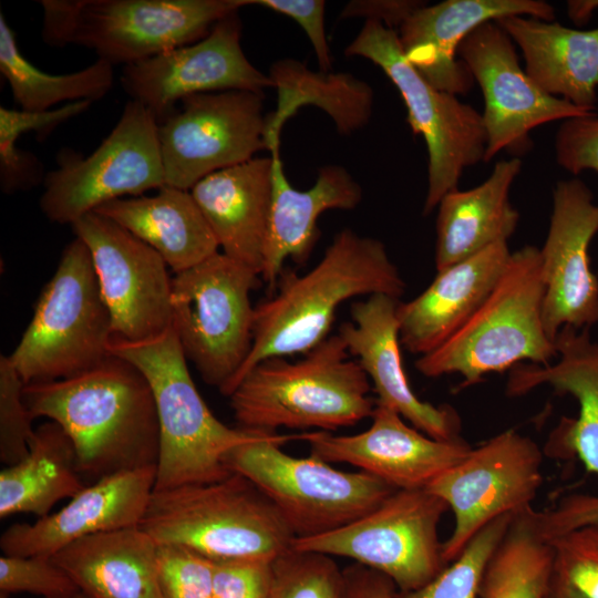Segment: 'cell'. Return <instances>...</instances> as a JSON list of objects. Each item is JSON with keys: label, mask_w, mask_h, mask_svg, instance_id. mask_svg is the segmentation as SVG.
Segmentation results:
<instances>
[{"label": "cell", "mask_w": 598, "mask_h": 598, "mask_svg": "<svg viewBox=\"0 0 598 598\" xmlns=\"http://www.w3.org/2000/svg\"><path fill=\"white\" fill-rule=\"evenodd\" d=\"M544 295L539 249L525 246L512 252L477 311L442 346L421 355L415 368L427 378L458 373L460 390L524 360L549 364L557 351L543 322Z\"/></svg>", "instance_id": "cell-6"}, {"label": "cell", "mask_w": 598, "mask_h": 598, "mask_svg": "<svg viewBox=\"0 0 598 598\" xmlns=\"http://www.w3.org/2000/svg\"><path fill=\"white\" fill-rule=\"evenodd\" d=\"M344 54L372 61L399 90L408 122L427 147L423 213H431L445 194L457 189L465 168L484 161L486 132L482 114L456 95L433 86L405 58L398 32L381 22L365 20Z\"/></svg>", "instance_id": "cell-11"}, {"label": "cell", "mask_w": 598, "mask_h": 598, "mask_svg": "<svg viewBox=\"0 0 598 598\" xmlns=\"http://www.w3.org/2000/svg\"><path fill=\"white\" fill-rule=\"evenodd\" d=\"M513 515H502L483 527L458 557L429 584L412 591L396 590L394 598H478L486 565L505 535Z\"/></svg>", "instance_id": "cell-36"}, {"label": "cell", "mask_w": 598, "mask_h": 598, "mask_svg": "<svg viewBox=\"0 0 598 598\" xmlns=\"http://www.w3.org/2000/svg\"><path fill=\"white\" fill-rule=\"evenodd\" d=\"M278 291L255 307L252 344L231 380L229 396L245 375L270 358L306 354L328 338L338 308L354 297L400 298L405 283L379 239L346 228L303 275L282 272Z\"/></svg>", "instance_id": "cell-2"}, {"label": "cell", "mask_w": 598, "mask_h": 598, "mask_svg": "<svg viewBox=\"0 0 598 598\" xmlns=\"http://www.w3.org/2000/svg\"><path fill=\"white\" fill-rule=\"evenodd\" d=\"M555 154L558 165L571 174L598 172L597 114L565 120L556 133Z\"/></svg>", "instance_id": "cell-44"}, {"label": "cell", "mask_w": 598, "mask_h": 598, "mask_svg": "<svg viewBox=\"0 0 598 598\" xmlns=\"http://www.w3.org/2000/svg\"><path fill=\"white\" fill-rule=\"evenodd\" d=\"M457 54L484 96V162L503 150L526 151L530 131L542 124L597 114L536 85L519 65L514 42L496 21L474 29L460 44Z\"/></svg>", "instance_id": "cell-17"}, {"label": "cell", "mask_w": 598, "mask_h": 598, "mask_svg": "<svg viewBox=\"0 0 598 598\" xmlns=\"http://www.w3.org/2000/svg\"><path fill=\"white\" fill-rule=\"evenodd\" d=\"M71 227L90 251L114 336L144 341L171 328L172 278L161 255L96 212Z\"/></svg>", "instance_id": "cell-16"}, {"label": "cell", "mask_w": 598, "mask_h": 598, "mask_svg": "<svg viewBox=\"0 0 598 598\" xmlns=\"http://www.w3.org/2000/svg\"><path fill=\"white\" fill-rule=\"evenodd\" d=\"M272 190L271 155L217 171L190 189L221 252L259 276Z\"/></svg>", "instance_id": "cell-27"}, {"label": "cell", "mask_w": 598, "mask_h": 598, "mask_svg": "<svg viewBox=\"0 0 598 598\" xmlns=\"http://www.w3.org/2000/svg\"><path fill=\"white\" fill-rule=\"evenodd\" d=\"M534 513L532 505L514 513L486 565L478 598H544L555 551L538 533Z\"/></svg>", "instance_id": "cell-35"}, {"label": "cell", "mask_w": 598, "mask_h": 598, "mask_svg": "<svg viewBox=\"0 0 598 598\" xmlns=\"http://www.w3.org/2000/svg\"><path fill=\"white\" fill-rule=\"evenodd\" d=\"M0 591L4 596L29 592L44 598H71L80 589L51 556L2 555Z\"/></svg>", "instance_id": "cell-39"}, {"label": "cell", "mask_w": 598, "mask_h": 598, "mask_svg": "<svg viewBox=\"0 0 598 598\" xmlns=\"http://www.w3.org/2000/svg\"><path fill=\"white\" fill-rule=\"evenodd\" d=\"M92 102L79 101L61 105L45 112H29L0 107V162L9 163L18 158L19 137L28 132H37L41 136L52 128L84 113Z\"/></svg>", "instance_id": "cell-42"}, {"label": "cell", "mask_w": 598, "mask_h": 598, "mask_svg": "<svg viewBox=\"0 0 598 598\" xmlns=\"http://www.w3.org/2000/svg\"><path fill=\"white\" fill-rule=\"evenodd\" d=\"M51 557L91 598H162L157 544L138 526L81 538Z\"/></svg>", "instance_id": "cell-29"}, {"label": "cell", "mask_w": 598, "mask_h": 598, "mask_svg": "<svg viewBox=\"0 0 598 598\" xmlns=\"http://www.w3.org/2000/svg\"><path fill=\"white\" fill-rule=\"evenodd\" d=\"M85 486L71 439L58 423L45 422L34 431L28 455L0 472V517L19 513L44 517Z\"/></svg>", "instance_id": "cell-33"}, {"label": "cell", "mask_w": 598, "mask_h": 598, "mask_svg": "<svg viewBox=\"0 0 598 598\" xmlns=\"http://www.w3.org/2000/svg\"><path fill=\"white\" fill-rule=\"evenodd\" d=\"M94 212L156 250L174 274L202 262L219 249L190 190L165 185L155 195L117 198Z\"/></svg>", "instance_id": "cell-31"}, {"label": "cell", "mask_w": 598, "mask_h": 598, "mask_svg": "<svg viewBox=\"0 0 598 598\" xmlns=\"http://www.w3.org/2000/svg\"><path fill=\"white\" fill-rule=\"evenodd\" d=\"M534 515L538 533L549 542L582 527L598 526V495L571 494L550 509H535Z\"/></svg>", "instance_id": "cell-45"}, {"label": "cell", "mask_w": 598, "mask_h": 598, "mask_svg": "<svg viewBox=\"0 0 598 598\" xmlns=\"http://www.w3.org/2000/svg\"><path fill=\"white\" fill-rule=\"evenodd\" d=\"M0 72L14 102L23 111L45 112L55 105L79 101L95 102L114 84V66L101 59L66 74H50L38 69L21 53L14 31L0 13Z\"/></svg>", "instance_id": "cell-34"}, {"label": "cell", "mask_w": 598, "mask_h": 598, "mask_svg": "<svg viewBox=\"0 0 598 598\" xmlns=\"http://www.w3.org/2000/svg\"><path fill=\"white\" fill-rule=\"evenodd\" d=\"M109 353L133 363L152 389L159 425L154 489L220 481L231 474L224 464L230 450L274 434L229 427L213 414L172 328L144 341L113 336Z\"/></svg>", "instance_id": "cell-4"}, {"label": "cell", "mask_w": 598, "mask_h": 598, "mask_svg": "<svg viewBox=\"0 0 598 598\" xmlns=\"http://www.w3.org/2000/svg\"><path fill=\"white\" fill-rule=\"evenodd\" d=\"M518 157L503 159L481 185L445 194L436 219L435 267L440 271L489 246L507 243L519 214L509 203V189L519 174Z\"/></svg>", "instance_id": "cell-30"}, {"label": "cell", "mask_w": 598, "mask_h": 598, "mask_svg": "<svg viewBox=\"0 0 598 598\" xmlns=\"http://www.w3.org/2000/svg\"><path fill=\"white\" fill-rule=\"evenodd\" d=\"M0 598H8L7 596L4 595H1ZM71 598H91L89 597L87 595H85L84 592L80 591L79 594H76L75 596L71 597Z\"/></svg>", "instance_id": "cell-50"}, {"label": "cell", "mask_w": 598, "mask_h": 598, "mask_svg": "<svg viewBox=\"0 0 598 598\" xmlns=\"http://www.w3.org/2000/svg\"><path fill=\"white\" fill-rule=\"evenodd\" d=\"M156 465L123 471L86 485L55 513L17 523L0 537L3 555L52 556L87 536L138 526L155 487Z\"/></svg>", "instance_id": "cell-22"}, {"label": "cell", "mask_w": 598, "mask_h": 598, "mask_svg": "<svg viewBox=\"0 0 598 598\" xmlns=\"http://www.w3.org/2000/svg\"><path fill=\"white\" fill-rule=\"evenodd\" d=\"M157 545L192 549L212 560H274L295 539L270 499L247 477L154 489L138 525Z\"/></svg>", "instance_id": "cell-5"}, {"label": "cell", "mask_w": 598, "mask_h": 598, "mask_svg": "<svg viewBox=\"0 0 598 598\" xmlns=\"http://www.w3.org/2000/svg\"><path fill=\"white\" fill-rule=\"evenodd\" d=\"M543 453L528 436L504 431L427 486L454 514V529L442 544L447 565L488 523L529 505L543 483Z\"/></svg>", "instance_id": "cell-15"}, {"label": "cell", "mask_w": 598, "mask_h": 598, "mask_svg": "<svg viewBox=\"0 0 598 598\" xmlns=\"http://www.w3.org/2000/svg\"><path fill=\"white\" fill-rule=\"evenodd\" d=\"M258 277L217 251L172 278L171 328L186 359L221 394L251 349Z\"/></svg>", "instance_id": "cell-10"}, {"label": "cell", "mask_w": 598, "mask_h": 598, "mask_svg": "<svg viewBox=\"0 0 598 598\" xmlns=\"http://www.w3.org/2000/svg\"><path fill=\"white\" fill-rule=\"evenodd\" d=\"M598 233V205L578 178L559 181L540 251L545 285L543 322L555 341L565 326L576 329L598 322V278L590 267L589 245Z\"/></svg>", "instance_id": "cell-19"}, {"label": "cell", "mask_w": 598, "mask_h": 598, "mask_svg": "<svg viewBox=\"0 0 598 598\" xmlns=\"http://www.w3.org/2000/svg\"><path fill=\"white\" fill-rule=\"evenodd\" d=\"M498 243L437 271L417 297L396 310L401 344L411 353L427 354L456 333L486 300L511 257Z\"/></svg>", "instance_id": "cell-25"}, {"label": "cell", "mask_w": 598, "mask_h": 598, "mask_svg": "<svg viewBox=\"0 0 598 598\" xmlns=\"http://www.w3.org/2000/svg\"><path fill=\"white\" fill-rule=\"evenodd\" d=\"M293 19L306 32L316 53L319 70L329 72L331 58L324 29L323 0H247Z\"/></svg>", "instance_id": "cell-46"}, {"label": "cell", "mask_w": 598, "mask_h": 598, "mask_svg": "<svg viewBox=\"0 0 598 598\" xmlns=\"http://www.w3.org/2000/svg\"><path fill=\"white\" fill-rule=\"evenodd\" d=\"M264 94L230 90L187 96L158 123L166 185L190 190L204 177L267 150Z\"/></svg>", "instance_id": "cell-14"}, {"label": "cell", "mask_w": 598, "mask_h": 598, "mask_svg": "<svg viewBox=\"0 0 598 598\" xmlns=\"http://www.w3.org/2000/svg\"><path fill=\"white\" fill-rule=\"evenodd\" d=\"M23 400L33 420L47 417L69 435L84 482L157 466L159 425L153 392L130 361L110 354L75 377L24 384Z\"/></svg>", "instance_id": "cell-1"}, {"label": "cell", "mask_w": 598, "mask_h": 598, "mask_svg": "<svg viewBox=\"0 0 598 598\" xmlns=\"http://www.w3.org/2000/svg\"><path fill=\"white\" fill-rule=\"evenodd\" d=\"M113 336L90 251L75 237L9 359L24 384L69 379L104 361Z\"/></svg>", "instance_id": "cell-8"}, {"label": "cell", "mask_w": 598, "mask_h": 598, "mask_svg": "<svg viewBox=\"0 0 598 598\" xmlns=\"http://www.w3.org/2000/svg\"><path fill=\"white\" fill-rule=\"evenodd\" d=\"M343 575V598H394L398 590L389 577L360 564L344 568Z\"/></svg>", "instance_id": "cell-48"}, {"label": "cell", "mask_w": 598, "mask_h": 598, "mask_svg": "<svg viewBox=\"0 0 598 598\" xmlns=\"http://www.w3.org/2000/svg\"><path fill=\"white\" fill-rule=\"evenodd\" d=\"M268 75L277 90L276 109L266 115L265 141L269 152L280 148L283 124L305 105L324 111L343 135L363 128L371 118L373 90L351 73L316 72L286 58L274 62Z\"/></svg>", "instance_id": "cell-32"}, {"label": "cell", "mask_w": 598, "mask_h": 598, "mask_svg": "<svg viewBox=\"0 0 598 598\" xmlns=\"http://www.w3.org/2000/svg\"><path fill=\"white\" fill-rule=\"evenodd\" d=\"M544 598H588L555 571L551 574Z\"/></svg>", "instance_id": "cell-49"}, {"label": "cell", "mask_w": 598, "mask_h": 598, "mask_svg": "<svg viewBox=\"0 0 598 598\" xmlns=\"http://www.w3.org/2000/svg\"><path fill=\"white\" fill-rule=\"evenodd\" d=\"M512 16L553 21L554 8L542 0H446L416 10L399 28L408 61L436 89L466 94L473 76L456 54L477 27Z\"/></svg>", "instance_id": "cell-23"}, {"label": "cell", "mask_w": 598, "mask_h": 598, "mask_svg": "<svg viewBox=\"0 0 598 598\" xmlns=\"http://www.w3.org/2000/svg\"><path fill=\"white\" fill-rule=\"evenodd\" d=\"M555 364L519 363L511 369L506 394L520 396L548 384L559 394L574 396L576 419L563 417L549 437V450L560 457H577L598 475V342L589 328L563 327L555 338Z\"/></svg>", "instance_id": "cell-24"}, {"label": "cell", "mask_w": 598, "mask_h": 598, "mask_svg": "<svg viewBox=\"0 0 598 598\" xmlns=\"http://www.w3.org/2000/svg\"><path fill=\"white\" fill-rule=\"evenodd\" d=\"M555 571L588 598H598V526H587L549 540Z\"/></svg>", "instance_id": "cell-41"}, {"label": "cell", "mask_w": 598, "mask_h": 598, "mask_svg": "<svg viewBox=\"0 0 598 598\" xmlns=\"http://www.w3.org/2000/svg\"><path fill=\"white\" fill-rule=\"evenodd\" d=\"M372 384L337 334L298 361L270 358L255 365L228 396L239 427L331 432L371 417Z\"/></svg>", "instance_id": "cell-3"}, {"label": "cell", "mask_w": 598, "mask_h": 598, "mask_svg": "<svg viewBox=\"0 0 598 598\" xmlns=\"http://www.w3.org/2000/svg\"><path fill=\"white\" fill-rule=\"evenodd\" d=\"M58 167L44 175L39 205L56 224L72 225L101 205L166 185L158 121L130 100L102 143L87 156L62 150Z\"/></svg>", "instance_id": "cell-12"}, {"label": "cell", "mask_w": 598, "mask_h": 598, "mask_svg": "<svg viewBox=\"0 0 598 598\" xmlns=\"http://www.w3.org/2000/svg\"><path fill=\"white\" fill-rule=\"evenodd\" d=\"M162 598H212L214 560L182 546L157 545Z\"/></svg>", "instance_id": "cell-40"}, {"label": "cell", "mask_w": 598, "mask_h": 598, "mask_svg": "<svg viewBox=\"0 0 598 598\" xmlns=\"http://www.w3.org/2000/svg\"><path fill=\"white\" fill-rule=\"evenodd\" d=\"M344 575L332 556L288 548L272 561L268 598H343Z\"/></svg>", "instance_id": "cell-37"}, {"label": "cell", "mask_w": 598, "mask_h": 598, "mask_svg": "<svg viewBox=\"0 0 598 598\" xmlns=\"http://www.w3.org/2000/svg\"><path fill=\"white\" fill-rule=\"evenodd\" d=\"M496 23L522 50L526 74L549 95L596 112L598 28L576 30L523 16Z\"/></svg>", "instance_id": "cell-28"}, {"label": "cell", "mask_w": 598, "mask_h": 598, "mask_svg": "<svg viewBox=\"0 0 598 598\" xmlns=\"http://www.w3.org/2000/svg\"><path fill=\"white\" fill-rule=\"evenodd\" d=\"M295 440H301V433H274L238 445L224 457L229 472L247 477L270 499L295 538L343 527L395 491L363 471L343 472L311 455H288L281 446Z\"/></svg>", "instance_id": "cell-9"}, {"label": "cell", "mask_w": 598, "mask_h": 598, "mask_svg": "<svg viewBox=\"0 0 598 598\" xmlns=\"http://www.w3.org/2000/svg\"><path fill=\"white\" fill-rule=\"evenodd\" d=\"M24 382L9 355H0V460L13 465L29 453L34 435L32 415L23 400Z\"/></svg>", "instance_id": "cell-38"}, {"label": "cell", "mask_w": 598, "mask_h": 598, "mask_svg": "<svg viewBox=\"0 0 598 598\" xmlns=\"http://www.w3.org/2000/svg\"><path fill=\"white\" fill-rule=\"evenodd\" d=\"M425 4L419 0H352L343 7L339 18H364L394 30Z\"/></svg>", "instance_id": "cell-47"}, {"label": "cell", "mask_w": 598, "mask_h": 598, "mask_svg": "<svg viewBox=\"0 0 598 598\" xmlns=\"http://www.w3.org/2000/svg\"><path fill=\"white\" fill-rule=\"evenodd\" d=\"M400 301L373 295L352 305L338 336L368 375L377 403L396 411L415 429L441 441L460 440L461 420L448 405H433L412 391L402 363L396 310Z\"/></svg>", "instance_id": "cell-21"}, {"label": "cell", "mask_w": 598, "mask_h": 598, "mask_svg": "<svg viewBox=\"0 0 598 598\" xmlns=\"http://www.w3.org/2000/svg\"><path fill=\"white\" fill-rule=\"evenodd\" d=\"M447 504L426 488L395 489L357 520L309 538H295L297 550L353 559L389 577L399 591L416 590L446 566L437 527Z\"/></svg>", "instance_id": "cell-13"}, {"label": "cell", "mask_w": 598, "mask_h": 598, "mask_svg": "<svg viewBox=\"0 0 598 598\" xmlns=\"http://www.w3.org/2000/svg\"><path fill=\"white\" fill-rule=\"evenodd\" d=\"M272 561L262 558L215 560L212 598H268Z\"/></svg>", "instance_id": "cell-43"}, {"label": "cell", "mask_w": 598, "mask_h": 598, "mask_svg": "<svg viewBox=\"0 0 598 598\" xmlns=\"http://www.w3.org/2000/svg\"><path fill=\"white\" fill-rule=\"evenodd\" d=\"M369 429L352 435L301 433L310 455L359 467L394 489H417L458 464L472 450L462 439L441 441L408 425L393 409L377 403Z\"/></svg>", "instance_id": "cell-20"}, {"label": "cell", "mask_w": 598, "mask_h": 598, "mask_svg": "<svg viewBox=\"0 0 598 598\" xmlns=\"http://www.w3.org/2000/svg\"><path fill=\"white\" fill-rule=\"evenodd\" d=\"M270 154L274 159V190L260 276L269 287H275L287 258L297 264L309 258L319 238L320 215L330 209H354L362 200V188L338 164L320 167L310 188H293L286 177L280 150Z\"/></svg>", "instance_id": "cell-26"}, {"label": "cell", "mask_w": 598, "mask_h": 598, "mask_svg": "<svg viewBox=\"0 0 598 598\" xmlns=\"http://www.w3.org/2000/svg\"><path fill=\"white\" fill-rule=\"evenodd\" d=\"M41 38L130 65L204 39L247 0H40Z\"/></svg>", "instance_id": "cell-7"}, {"label": "cell", "mask_w": 598, "mask_h": 598, "mask_svg": "<svg viewBox=\"0 0 598 598\" xmlns=\"http://www.w3.org/2000/svg\"><path fill=\"white\" fill-rule=\"evenodd\" d=\"M240 37L241 22L234 12L199 41L125 65L120 79L122 87L158 123L175 111L177 102L190 95L230 90L264 93L272 82L247 59Z\"/></svg>", "instance_id": "cell-18"}]
</instances>
